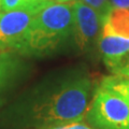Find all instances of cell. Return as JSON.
<instances>
[{"label": "cell", "mask_w": 129, "mask_h": 129, "mask_svg": "<svg viewBox=\"0 0 129 129\" xmlns=\"http://www.w3.org/2000/svg\"><path fill=\"white\" fill-rule=\"evenodd\" d=\"M91 91L85 74L69 76L46 91H34L16 100L5 111V123L11 128L53 127L82 122L85 118Z\"/></svg>", "instance_id": "cell-1"}, {"label": "cell", "mask_w": 129, "mask_h": 129, "mask_svg": "<svg viewBox=\"0 0 129 129\" xmlns=\"http://www.w3.org/2000/svg\"><path fill=\"white\" fill-rule=\"evenodd\" d=\"M46 129H94L89 125L84 124L82 122H75V123H69V124H62L57 125V126L48 127Z\"/></svg>", "instance_id": "cell-12"}, {"label": "cell", "mask_w": 129, "mask_h": 129, "mask_svg": "<svg viewBox=\"0 0 129 129\" xmlns=\"http://www.w3.org/2000/svg\"><path fill=\"white\" fill-rule=\"evenodd\" d=\"M113 8L116 9H129V0H110Z\"/></svg>", "instance_id": "cell-14"}, {"label": "cell", "mask_w": 129, "mask_h": 129, "mask_svg": "<svg viewBox=\"0 0 129 129\" xmlns=\"http://www.w3.org/2000/svg\"><path fill=\"white\" fill-rule=\"evenodd\" d=\"M26 70L24 56L16 52L0 53V106L25 76Z\"/></svg>", "instance_id": "cell-6"}, {"label": "cell", "mask_w": 129, "mask_h": 129, "mask_svg": "<svg viewBox=\"0 0 129 129\" xmlns=\"http://www.w3.org/2000/svg\"><path fill=\"white\" fill-rule=\"evenodd\" d=\"M73 32L71 2H50L35 16L19 46L22 56H42L55 51Z\"/></svg>", "instance_id": "cell-2"}, {"label": "cell", "mask_w": 129, "mask_h": 129, "mask_svg": "<svg viewBox=\"0 0 129 129\" xmlns=\"http://www.w3.org/2000/svg\"><path fill=\"white\" fill-rule=\"evenodd\" d=\"M85 117L96 129H129V103L119 94L100 84Z\"/></svg>", "instance_id": "cell-3"}, {"label": "cell", "mask_w": 129, "mask_h": 129, "mask_svg": "<svg viewBox=\"0 0 129 129\" xmlns=\"http://www.w3.org/2000/svg\"><path fill=\"white\" fill-rule=\"evenodd\" d=\"M113 73L116 76L129 79V57L126 60H124V61L113 71Z\"/></svg>", "instance_id": "cell-13"}, {"label": "cell", "mask_w": 129, "mask_h": 129, "mask_svg": "<svg viewBox=\"0 0 129 129\" xmlns=\"http://www.w3.org/2000/svg\"><path fill=\"white\" fill-rule=\"evenodd\" d=\"M81 1H83L85 5L90 7L91 9H94L100 16L102 23L113 9L110 0H81Z\"/></svg>", "instance_id": "cell-10"}, {"label": "cell", "mask_w": 129, "mask_h": 129, "mask_svg": "<svg viewBox=\"0 0 129 129\" xmlns=\"http://www.w3.org/2000/svg\"><path fill=\"white\" fill-rule=\"evenodd\" d=\"M74 41L80 51L86 52L99 38L102 21L98 13L81 0L71 1Z\"/></svg>", "instance_id": "cell-5"}, {"label": "cell", "mask_w": 129, "mask_h": 129, "mask_svg": "<svg viewBox=\"0 0 129 129\" xmlns=\"http://www.w3.org/2000/svg\"><path fill=\"white\" fill-rule=\"evenodd\" d=\"M44 1H50V2H63V0H44Z\"/></svg>", "instance_id": "cell-15"}, {"label": "cell", "mask_w": 129, "mask_h": 129, "mask_svg": "<svg viewBox=\"0 0 129 129\" xmlns=\"http://www.w3.org/2000/svg\"><path fill=\"white\" fill-rule=\"evenodd\" d=\"M47 3L50 1L24 9L0 12V53L18 51L32 19Z\"/></svg>", "instance_id": "cell-4"}, {"label": "cell", "mask_w": 129, "mask_h": 129, "mask_svg": "<svg viewBox=\"0 0 129 129\" xmlns=\"http://www.w3.org/2000/svg\"><path fill=\"white\" fill-rule=\"evenodd\" d=\"M101 84L119 94L129 103V79L114 75L103 79Z\"/></svg>", "instance_id": "cell-9"}, {"label": "cell", "mask_w": 129, "mask_h": 129, "mask_svg": "<svg viewBox=\"0 0 129 129\" xmlns=\"http://www.w3.org/2000/svg\"><path fill=\"white\" fill-rule=\"evenodd\" d=\"M102 28L129 38V9L113 8L102 23Z\"/></svg>", "instance_id": "cell-8"}, {"label": "cell", "mask_w": 129, "mask_h": 129, "mask_svg": "<svg viewBox=\"0 0 129 129\" xmlns=\"http://www.w3.org/2000/svg\"><path fill=\"white\" fill-rule=\"evenodd\" d=\"M71 1H74V0H63V2H71Z\"/></svg>", "instance_id": "cell-16"}, {"label": "cell", "mask_w": 129, "mask_h": 129, "mask_svg": "<svg viewBox=\"0 0 129 129\" xmlns=\"http://www.w3.org/2000/svg\"><path fill=\"white\" fill-rule=\"evenodd\" d=\"M40 2L38 0H1V6H0V12H8L18 9H24V8L37 5Z\"/></svg>", "instance_id": "cell-11"}, {"label": "cell", "mask_w": 129, "mask_h": 129, "mask_svg": "<svg viewBox=\"0 0 129 129\" xmlns=\"http://www.w3.org/2000/svg\"><path fill=\"white\" fill-rule=\"evenodd\" d=\"M0 6H1V0H0Z\"/></svg>", "instance_id": "cell-17"}, {"label": "cell", "mask_w": 129, "mask_h": 129, "mask_svg": "<svg viewBox=\"0 0 129 129\" xmlns=\"http://www.w3.org/2000/svg\"><path fill=\"white\" fill-rule=\"evenodd\" d=\"M98 46L104 63L112 72L129 57V38L102 27L98 38Z\"/></svg>", "instance_id": "cell-7"}]
</instances>
